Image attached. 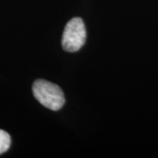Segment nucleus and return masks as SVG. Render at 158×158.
Here are the masks:
<instances>
[{"label":"nucleus","instance_id":"obj_2","mask_svg":"<svg viewBox=\"0 0 158 158\" xmlns=\"http://www.w3.org/2000/svg\"><path fill=\"white\" fill-rule=\"evenodd\" d=\"M86 30L82 19L74 18L70 19L62 34V48L67 52H77L85 45Z\"/></svg>","mask_w":158,"mask_h":158},{"label":"nucleus","instance_id":"obj_3","mask_svg":"<svg viewBox=\"0 0 158 158\" xmlns=\"http://www.w3.org/2000/svg\"><path fill=\"white\" fill-rule=\"evenodd\" d=\"M11 146V136L9 134L0 129V155L6 152Z\"/></svg>","mask_w":158,"mask_h":158},{"label":"nucleus","instance_id":"obj_1","mask_svg":"<svg viewBox=\"0 0 158 158\" xmlns=\"http://www.w3.org/2000/svg\"><path fill=\"white\" fill-rule=\"evenodd\" d=\"M34 98L45 107L58 111L63 106L65 98L62 89L57 85L43 79L36 80L33 85Z\"/></svg>","mask_w":158,"mask_h":158}]
</instances>
